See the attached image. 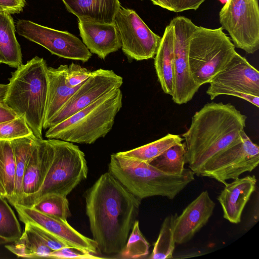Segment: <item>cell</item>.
<instances>
[{
    "instance_id": "35",
    "label": "cell",
    "mask_w": 259,
    "mask_h": 259,
    "mask_svg": "<svg viewBox=\"0 0 259 259\" xmlns=\"http://www.w3.org/2000/svg\"><path fill=\"white\" fill-rule=\"evenodd\" d=\"M47 258L56 259H95L102 257L88 252L66 246L52 251Z\"/></svg>"
},
{
    "instance_id": "5",
    "label": "cell",
    "mask_w": 259,
    "mask_h": 259,
    "mask_svg": "<svg viewBox=\"0 0 259 259\" xmlns=\"http://www.w3.org/2000/svg\"><path fill=\"white\" fill-rule=\"evenodd\" d=\"M122 106V94L118 88L49 127L45 136L72 143L93 144L112 130Z\"/></svg>"
},
{
    "instance_id": "1",
    "label": "cell",
    "mask_w": 259,
    "mask_h": 259,
    "mask_svg": "<svg viewBox=\"0 0 259 259\" xmlns=\"http://www.w3.org/2000/svg\"><path fill=\"white\" fill-rule=\"evenodd\" d=\"M84 198L90 230L98 251L118 254L137 220L141 200L108 171L87 190Z\"/></svg>"
},
{
    "instance_id": "9",
    "label": "cell",
    "mask_w": 259,
    "mask_h": 259,
    "mask_svg": "<svg viewBox=\"0 0 259 259\" xmlns=\"http://www.w3.org/2000/svg\"><path fill=\"white\" fill-rule=\"evenodd\" d=\"M209 83L206 94L211 100L220 95H229L259 107V72L237 52Z\"/></svg>"
},
{
    "instance_id": "22",
    "label": "cell",
    "mask_w": 259,
    "mask_h": 259,
    "mask_svg": "<svg viewBox=\"0 0 259 259\" xmlns=\"http://www.w3.org/2000/svg\"><path fill=\"white\" fill-rule=\"evenodd\" d=\"M67 65H60L57 68L48 67V97L43 126L60 110L82 83L74 88L67 84Z\"/></svg>"
},
{
    "instance_id": "40",
    "label": "cell",
    "mask_w": 259,
    "mask_h": 259,
    "mask_svg": "<svg viewBox=\"0 0 259 259\" xmlns=\"http://www.w3.org/2000/svg\"><path fill=\"white\" fill-rule=\"evenodd\" d=\"M152 3L162 8L174 12L175 5L174 0H150Z\"/></svg>"
},
{
    "instance_id": "27",
    "label": "cell",
    "mask_w": 259,
    "mask_h": 259,
    "mask_svg": "<svg viewBox=\"0 0 259 259\" xmlns=\"http://www.w3.org/2000/svg\"><path fill=\"white\" fill-rule=\"evenodd\" d=\"M0 182L6 191V198L14 206L15 204L16 167L10 140H0Z\"/></svg>"
},
{
    "instance_id": "46",
    "label": "cell",
    "mask_w": 259,
    "mask_h": 259,
    "mask_svg": "<svg viewBox=\"0 0 259 259\" xmlns=\"http://www.w3.org/2000/svg\"><path fill=\"white\" fill-rule=\"evenodd\" d=\"M141 1H143V0H141Z\"/></svg>"
},
{
    "instance_id": "13",
    "label": "cell",
    "mask_w": 259,
    "mask_h": 259,
    "mask_svg": "<svg viewBox=\"0 0 259 259\" xmlns=\"http://www.w3.org/2000/svg\"><path fill=\"white\" fill-rule=\"evenodd\" d=\"M16 30L20 35L59 57L84 63L92 56L82 40L67 31L56 30L27 20H19Z\"/></svg>"
},
{
    "instance_id": "24",
    "label": "cell",
    "mask_w": 259,
    "mask_h": 259,
    "mask_svg": "<svg viewBox=\"0 0 259 259\" xmlns=\"http://www.w3.org/2000/svg\"><path fill=\"white\" fill-rule=\"evenodd\" d=\"M37 138L33 134L11 140L15 167V204L21 203L23 193V179L28 161L36 143Z\"/></svg>"
},
{
    "instance_id": "16",
    "label": "cell",
    "mask_w": 259,
    "mask_h": 259,
    "mask_svg": "<svg viewBox=\"0 0 259 259\" xmlns=\"http://www.w3.org/2000/svg\"><path fill=\"white\" fill-rule=\"evenodd\" d=\"M215 204L207 191L201 192L176 217L174 226L176 243L190 240L208 222Z\"/></svg>"
},
{
    "instance_id": "41",
    "label": "cell",
    "mask_w": 259,
    "mask_h": 259,
    "mask_svg": "<svg viewBox=\"0 0 259 259\" xmlns=\"http://www.w3.org/2000/svg\"><path fill=\"white\" fill-rule=\"evenodd\" d=\"M8 89V84L0 83V100H3Z\"/></svg>"
},
{
    "instance_id": "43",
    "label": "cell",
    "mask_w": 259,
    "mask_h": 259,
    "mask_svg": "<svg viewBox=\"0 0 259 259\" xmlns=\"http://www.w3.org/2000/svg\"><path fill=\"white\" fill-rule=\"evenodd\" d=\"M2 63L4 64V61L3 57L0 53V64Z\"/></svg>"
},
{
    "instance_id": "8",
    "label": "cell",
    "mask_w": 259,
    "mask_h": 259,
    "mask_svg": "<svg viewBox=\"0 0 259 259\" xmlns=\"http://www.w3.org/2000/svg\"><path fill=\"white\" fill-rule=\"evenodd\" d=\"M219 20L235 48L249 54L258 50V0H228L219 13Z\"/></svg>"
},
{
    "instance_id": "25",
    "label": "cell",
    "mask_w": 259,
    "mask_h": 259,
    "mask_svg": "<svg viewBox=\"0 0 259 259\" xmlns=\"http://www.w3.org/2000/svg\"><path fill=\"white\" fill-rule=\"evenodd\" d=\"M5 247L19 257L30 258H47L53 251L26 224L20 238Z\"/></svg>"
},
{
    "instance_id": "19",
    "label": "cell",
    "mask_w": 259,
    "mask_h": 259,
    "mask_svg": "<svg viewBox=\"0 0 259 259\" xmlns=\"http://www.w3.org/2000/svg\"><path fill=\"white\" fill-rule=\"evenodd\" d=\"M257 180L254 176H247L226 183L218 198L223 217L233 224H238L244 207L255 190Z\"/></svg>"
},
{
    "instance_id": "33",
    "label": "cell",
    "mask_w": 259,
    "mask_h": 259,
    "mask_svg": "<svg viewBox=\"0 0 259 259\" xmlns=\"http://www.w3.org/2000/svg\"><path fill=\"white\" fill-rule=\"evenodd\" d=\"M33 134L23 116L0 123V140H12Z\"/></svg>"
},
{
    "instance_id": "12",
    "label": "cell",
    "mask_w": 259,
    "mask_h": 259,
    "mask_svg": "<svg viewBox=\"0 0 259 259\" xmlns=\"http://www.w3.org/2000/svg\"><path fill=\"white\" fill-rule=\"evenodd\" d=\"M170 22L174 33L175 85L172 100L176 104H185L192 100L200 87L194 81L189 63V48L196 26L190 19L177 16Z\"/></svg>"
},
{
    "instance_id": "45",
    "label": "cell",
    "mask_w": 259,
    "mask_h": 259,
    "mask_svg": "<svg viewBox=\"0 0 259 259\" xmlns=\"http://www.w3.org/2000/svg\"><path fill=\"white\" fill-rule=\"evenodd\" d=\"M4 11L1 7H0V12Z\"/></svg>"
},
{
    "instance_id": "44",
    "label": "cell",
    "mask_w": 259,
    "mask_h": 259,
    "mask_svg": "<svg viewBox=\"0 0 259 259\" xmlns=\"http://www.w3.org/2000/svg\"><path fill=\"white\" fill-rule=\"evenodd\" d=\"M222 4H225L228 0H219Z\"/></svg>"
},
{
    "instance_id": "36",
    "label": "cell",
    "mask_w": 259,
    "mask_h": 259,
    "mask_svg": "<svg viewBox=\"0 0 259 259\" xmlns=\"http://www.w3.org/2000/svg\"><path fill=\"white\" fill-rule=\"evenodd\" d=\"M25 224L28 225L52 250H56L68 246L54 235L42 228L30 223H26Z\"/></svg>"
},
{
    "instance_id": "15",
    "label": "cell",
    "mask_w": 259,
    "mask_h": 259,
    "mask_svg": "<svg viewBox=\"0 0 259 259\" xmlns=\"http://www.w3.org/2000/svg\"><path fill=\"white\" fill-rule=\"evenodd\" d=\"M19 218L24 224L30 223L54 235L68 246L93 254L98 251L96 242L76 231L67 222L38 211L31 207L20 204L14 205Z\"/></svg>"
},
{
    "instance_id": "29",
    "label": "cell",
    "mask_w": 259,
    "mask_h": 259,
    "mask_svg": "<svg viewBox=\"0 0 259 259\" xmlns=\"http://www.w3.org/2000/svg\"><path fill=\"white\" fill-rule=\"evenodd\" d=\"M177 215V213L170 214L164 219L149 258L165 259L173 257L176 243L174 237V226Z\"/></svg>"
},
{
    "instance_id": "32",
    "label": "cell",
    "mask_w": 259,
    "mask_h": 259,
    "mask_svg": "<svg viewBox=\"0 0 259 259\" xmlns=\"http://www.w3.org/2000/svg\"><path fill=\"white\" fill-rule=\"evenodd\" d=\"M150 245L142 233L139 222L134 223L127 242L122 250L115 258L130 259L146 257L149 252Z\"/></svg>"
},
{
    "instance_id": "21",
    "label": "cell",
    "mask_w": 259,
    "mask_h": 259,
    "mask_svg": "<svg viewBox=\"0 0 259 259\" xmlns=\"http://www.w3.org/2000/svg\"><path fill=\"white\" fill-rule=\"evenodd\" d=\"M154 67L161 88L172 96L174 91V33L172 23L165 27L154 58Z\"/></svg>"
},
{
    "instance_id": "20",
    "label": "cell",
    "mask_w": 259,
    "mask_h": 259,
    "mask_svg": "<svg viewBox=\"0 0 259 259\" xmlns=\"http://www.w3.org/2000/svg\"><path fill=\"white\" fill-rule=\"evenodd\" d=\"M67 10L79 20L100 23H114L119 0H62Z\"/></svg>"
},
{
    "instance_id": "18",
    "label": "cell",
    "mask_w": 259,
    "mask_h": 259,
    "mask_svg": "<svg viewBox=\"0 0 259 259\" xmlns=\"http://www.w3.org/2000/svg\"><path fill=\"white\" fill-rule=\"evenodd\" d=\"M82 41L92 54L105 59L121 48V41L114 23H100L78 20Z\"/></svg>"
},
{
    "instance_id": "28",
    "label": "cell",
    "mask_w": 259,
    "mask_h": 259,
    "mask_svg": "<svg viewBox=\"0 0 259 259\" xmlns=\"http://www.w3.org/2000/svg\"><path fill=\"white\" fill-rule=\"evenodd\" d=\"M185 143L175 145L157 157L150 164L159 170L171 175L183 174L186 164Z\"/></svg>"
},
{
    "instance_id": "14",
    "label": "cell",
    "mask_w": 259,
    "mask_h": 259,
    "mask_svg": "<svg viewBox=\"0 0 259 259\" xmlns=\"http://www.w3.org/2000/svg\"><path fill=\"white\" fill-rule=\"evenodd\" d=\"M123 82V78L113 70L100 68L92 71L90 77L43 126V129H48L60 123L103 95L120 88Z\"/></svg>"
},
{
    "instance_id": "26",
    "label": "cell",
    "mask_w": 259,
    "mask_h": 259,
    "mask_svg": "<svg viewBox=\"0 0 259 259\" xmlns=\"http://www.w3.org/2000/svg\"><path fill=\"white\" fill-rule=\"evenodd\" d=\"M180 136L168 134L160 139L126 151L117 152L120 155L150 163L171 147L182 143Z\"/></svg>"
},
{
    "instance_id": "42",
    "label": "cell",
    "mask_w": 259,
    "mask_h": 259,
    "mask_svg": "<svg viewBox=\"0 0 259 259\" xmlns=\"http://www.w3.org/2000/svg\"><path fill=\"white\" fill-rule=\"evenodd\" d=\"M0 196L6 198V191L3 186V185L0 182Z\"/></svg>"
},
{
    "instance_id": "10",
    "label": "cell",
    "mask_w": 259,
    "mask_h": 259,
    "mask_svg": "<svg viewBox=\"0 0 259 259\" xmlns=\"http://www.w3.org/2000/svg\"><path fill=\"white\" fill-rule=\"evenodd\" d=\"M114 23L122 51L129 59L142 61L155 57L161 37L153 32L134 10L120 6Z\"/></svg>"
},
{
    "instance_id": "23",
    "label": "cell",
    "mask_w": 259,
    "mask_h": 259,
    "mask_svg": "<svg viewBox=\"0 0 259 259\" xmlns=\"http://www.w3.org/2000/svg\"><path fill=\"white\" fill-rule=\"evenodd\" d=\"M0 53L4 64L13 68L22 64L20 45L15 35V27L11 14L0 12Z\"/></svg>"
},
{
    "instance_id": "6",
    "label": "cell",
    "mask_w": 259,
    "mask_h": 259,
    "mask_svg": "<svg viewBox=\"0 0 259 259\" xmlns=\"http://www.w3.org/2000/svg\"><path fill=\"white\" fill-rule=\"evenodd\" d=\"M235 48L222 27L197 26L189 48L190 72L195 83L200 87L209 83L233 58Z\"/></svg>"
},
{
    "instance_id": "17",
    "label": "cell",
    "mask_w": 259,
    "mask_h": 259,
    "mask_svg": "<svg viewBox=\"0 0 259 259\" xmlns=\"http://www.w3.org/2000/svg\"><path fill=\"white\" fill-rule=\"evenodd\" d=\"M53 156V150L49 139L37 138L23 176V196L20 205L25 206L40 189Z\"/></svg>"
},
{
    "instance_id": "30",
    "label": "cell",
    "mask_w": 259,
    "mask_h": 259,
    "mask_svg": "<svg viewBox=\"0 0 259 259\" xmlns=\"http://www.w3.org/2000/svg\"><path fill=\"white\" fill-rule=\"evenodd\" d=\"M20 223L5 198L0 196V244L13 243L22 235Z\"/></svg>"
},
{
    "instance_id": "34",
    "label": "cell",
    "mask_w": 259,
    "mask_h": 259,
    "mask_svg": "<svg viewBox=\"0 0 259 259\" xmlns=\"http://www.w3.org/2000/svg\"><path fill=\"white\" fill-rule=\"evenodd\" d=\"M91 73L92 71L80 65L72 63L67 68L66 80L69 86L74 88L85 81Z\"/></svg>"
},
{
    "instance_id": "37",
    "label": "cell",
    "mask_w": 259,
    "mask_h": 259,
    "mask_svg": "<svg viewBox=\"0 0 259 259\" xmlns=\"http://www.w3.org/2000/svg\"><path fill=\"white\" fill-rule=\"evenodd\" d=\"M25 5V0H0V7L10 14L20 13Z\"/></svg>"
},
{
    "instance_id": "39",
    "label": "cell",
    "mask_w": 259,
    "mask_h": 259,
    "mask_svg": "<svg viewBox=\"0 0 259 259\" xmlns=\"http://www.w3.org/2000/svg\"><path fill=\"white\" fill-rule=\"evenodd\" d=\"M18 116L3 100H0V123L13 120Z\"/></svg>"
},
{
    "instance_id": "7",
    "label": "cell",
    "mask_w": 259,
    "mask_h": 259,
    "mask_svg": "<svg viewBox=\"0 0 259 259\" xmlns=\"http://www.w3.org/2000/svg\"><path fill=\"white\" fill-rule=\"evenodd\" d=\"M53 150L51 165L39 190L25 206L31 207L41 197L49 194L67 197L86 179L88 167L84 153L72 143L48 139Z\"/></svg>"
},
{
    "instance_id": "38",
    "label": "cell",
    "mask_w": 259,
    "mask_h": 259,
    "mask_svg": "<svg viewBox=\"0 0 259 259\" xmlns=\"http://www.w3.org/2000/svg\"><path fill=\"white\" fill-rule=\"evenodd\" d=\"M174 12L178 13L189 10H196L205 0H174Z\"/></svg>"
},
{
    "instance_id": "31",
    "label": "cell",
    "mask_w": 259,
    "mask_h": 259,
    "mask_svg": "<svg viewBox=\"0 0 259 259\" xmlns=\"http://www.w3.org/2000/svg\"><path fill=\"white\" fill-rule=\"evenodd\" d=\"M31 207L46 215L64 221H67L71 215L67 197L58 194L46 195Z\"/></svg>"
},
{
    "instance_id": "3",
    "label": "cell",
    "mask_w": 259,
    "mask_h": 259,
    "mask_svg": "<svg viewBox=\"0 0 259 259\" xmlns=\"http://www.w3.org/2000/svg\"><path fill=\"white\" fill-rule=\"evenodd\" d=\"M48 66L35 56L12 73L4 102L18 116L24 117L33 135L42 139V131L47 106Z\"/></svg>"
},
{
    "instance_id": "11",
    "label": "cell",
    "mask_w": 259,
    "mask_h": 259,
    "mask_svg": "<svg viewBox=\"0 0 259 259\" xmlns=\"http://www.w3.org/2000/svg\"><path fill=\"white\" fill-rule=\"evenodd\" d=\"M258 163V146L244 132L240 142L209 160L202 168L199 176L213 178L225 185L227 180L235 179L244 172L252 171Z\"/></svg>"
},
{
    "instance_id": "4",
    "label": "cell",
    "mask_w": 259,
    "mask_h": 259,
    "mask_svg": "<svg viewBox=\"0 0 259 259\" xmlns=\"http://www.w3.org/2000/svg\"><path fill=\"white\" fill-rule=\"evenodd\" d=\"M108 172L141 200L154 196L172 199L194 180L195 176L190 168H185L180 175H171L159 170L150 163L117 153L110 156Z\"/></svg>"
},
{
    "instance_id": "2",
    "label": "cell",
    "mask_w": 259,
    "mask_h": 259,
    "mask_svg": "<svg viewBox=\"0 0 259 259\" xmlns=\"http://www.w3.org/2000/svg\"><path fill=\"white\" fill-rule=\"evenodd\" d=\"M247 117L234 105L208 103L196 111L182 134L186 163L199 176L204 166L226 149L240 142Z\"/></svg>"
}]
</instances>
